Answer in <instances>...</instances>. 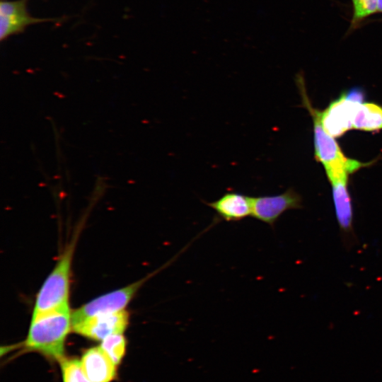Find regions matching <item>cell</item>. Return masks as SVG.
Returning a JSON list of instances; mask_svg holds the SVG:
<instances>
[{"instance_id":"1","label":"cell","mask_w":382,"mask_h":382,"mask_svg":"<svg viewBox=\"0 0 382 382\" xmlns=\"http://www.w3.org/2000/svg\"><path fill=\"white\" fill-rule=\"evenodd\" d=\"M71 330L69 306L42 313L32 317L23 345L27 351L59 361L64 357L65 340Z\"/></svg>"},{"instance_id":"2","label":"cell","mask_w":382,"mask_h":382,"mask_svg":"<svg viewBox=\"0 0 382 382\" xmlns=\"http://www.w3.org/2000/svg\"><path fill=\"white\" fill-rule=\"evenodd\" d=\"M297 84L301 92L303 103L310 112L313 122L315 156L325 170L329 181L349 178V175L362 167L369 165L347 157L340 146L323 127L320 122V111L313 108L305 93L301 76L297 77Z\"/></svg>"},{"instance_id":"3","label":"cell","mask_w":382,"mask_h":382,"mask_svg":"<svg viewBox=\"0 0 382 382\" xmlns=\"http://www.w3.org/2000/svg\"><path fill=\"white\" fill-rule=\"evenodd\" d=\"M74 250V243L67 245L44 282L35 299L33 316L69 306V276Z\"/></svg>"},{"instance_id":"4","label":"cell","mask_w":382,"mask_h":382,"mask_svg":"<svg viewBox=\"0 0 382 382\" xmlns=\"http://www.w3.org/2000/svg\"><path fill=\"white\" fill-rule=\"evenodd\" d=\"M180 253L176 254L163 266L148 277L122 289L100 296L74 310L71 312V328L96 315L123 311L143 284L159 271L171 265L180 256Z\"/></svg>"},{"instance_id":"5","label":"cell","mask_w":382,"mask_h":382,"mask_svg":"<svg viewBox=\"0 0 382 382\" xmlns=\"http://www.w3.org/2000/svg\"><path fill=\"white\" fill-rule=\"evenodd\" d=\"M251 216L271 227L285 212L303 207L301 196L293 188L277 195L251 197Z\"/></svg>"},{"instance_id":"6","label":"cell","mask_w":382,"mask_h":382,"mask_svg":"<svg viewBox=\"0 0 382 382\" xmlns=\"http://www.w3.org/2000/svg\"><path fill=\"white\" fill-rule=\"evenodd\" d=\"M129 323L125 310L92 316L73 326L71 330L87 338L100 340L113 334L123 333Z\"/></svg>"},{"instance_id":"7","label":"cell","mask_w":382,"mask_h":382,"mask_svg":"<svg viewBox=\"0 0 382 382\" xmlns=\"http://www.w3.org/2000/svg\"><path fill=\"white\" fill-rule=\"evenodd\" d=\"M348 178L330 181L336 219L340 234L346 245L355 240L354 231V212L352 198L348 190Z\"/></svg>"},{"instance_id":"8","label":"cell","mask_w":382,"mask_h":382,"mask_svg":"<svg viewBox=\"0 0 382 382\" xmlns=\"http://www.w3.org/2000/svg\"><path fill=\"white\" fill-rule=\"evenodd\" d=\"M359 104L345 99L341 95L320 112V122L324 129L335 138L353 129V119Z\"/></svg>"},{"instance_id":"9","label":"cell","mask_w":382,"mask_h":382,"mask_svg":"<svg viewBox=\"0 0 382 382\" xmlns=\"http://www.w3.org/2000/svg\"><path fill=\"white\" fill-rule=\"evenodd\" d=\"M204 202L220 219L228 222L242 221L252 214L251 197L238 192H227L215 201Z\"/></svg>"},{"instance_id":"10","label":"cell","mask_w":382,"mask_h":382,"mask_svg":"<svg viewBox=\"0 0 382 382\" xmlns=\"http://www.w3.org/2000/svg\"><path fill=\"white\" fill-rule=\"evenodd\" d=\"M80 361L83 371L93 382H111L117 377V365L100 346L86 349Z\"/></svg>"},{"instance_id":"11","label":"cell","mask_w":382,"mask_h":382,"mask_svg":"<svg viewBox=\"0 0 382 382\" xmlns=\"http://www.w3.org/2000/svg\"><path fill=\"white\" fill-rule=\"evenodd\" d=\"M353 129L367 132L382 129V107L373 103L359 104L353 119Z\"/></svg>"},{"instance_id":"12","label":"cell","mask_w":382,"mask_h":382,"mask_svg":"<svg viewBox=\"0 0 382 382\" xmlns=\"http://www.w3.org/2000/svg\"><path fill=\"white\" fill-rule=\"evenodd\" d=\"M58 20V18H38L30 15L12 17L0 16V40L3 41L13 35L21 33L30 25Z\"/></svg>"},{"instance_id":"13","label":"cell","mask_w":382,"mask_h":382,"mask_svg":"<svg viewBox=\"0 0 382 382\" xmlns=\"http://www.w3.org/2000/svg\"><path fill=\"white\" fill-rule=\"evenodd\" d=\"M59 362L63 382H93L83 371L78 359L64 357Z\"/></svg>"},{"instance_id":"14","label":"cell","mask_w":382,"mask_h":382,"mask_svg":"<svg viewBox=\"0 0 382 382\" xmlns=\"http://www.w3.org/2000/svg\"><path fill=\"white\" fill-rule=\"evenodd\" d=\"M126 340L122 333L113 334L101 341L100 347L117 365L121 363L126 352Z\"/></svg>"},{"instance_id":"15","label":"cell","mask_w":382,"mask_h":382,"mask_svg":"<svg viewBox=\"0 0 382 382\" xmlns=\"http://www.w3.org/2000/svg\"><path fill=\"white\" fill-rule=\"evenodd\" d=\"M353 16L350 28H356L364 20L378 11V0H352Z\"/></svg>"},{"instance_id":"16","label":"cell","mask_w":382,"mask_h":382,"mask_svg":"<svg viewBox=\"0 0 382 382\" xmlns=\"http://www.w3.org/2000/svg\"><path fill=\"white\" fill-rule=\"evenodd\" d=\"M28 0L6 1L0 2V16L6 17L29 15L27 10Z\"/></svg>"},{"instance_id":"17","label":"cell","mask_w":382,"mask_h":382,"mask_svg":"<svg viewBox=\"0 0 382 382\" xmlns=\"http://www.w3.org/2000/svg\"><path fill=\"white\" fill-rule=\"evenodd\" d=\"M342 96L347 100L356 103H364L365 94L364 91L358 87L351 88L342 93Z\"/></svg>"},{"instance_id":"18","label":"cell","mask_w":382,"mask_h":382,"mask_svg":"<svg viewBox=\"0 0 382 382\" xmlns=\"http://www.w3.org/2000/svg\"><path fill=\"white\" fill-rule=\"evenodd\" d=\"M378 12L382 13V0H378Z\"/></svg>"}]
</instances>
